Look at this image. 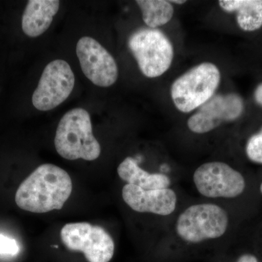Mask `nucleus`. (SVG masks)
Returning <instances> with one entry per match:
<instances>
[{
    "label": "nucleus",
    "instance_id": "obj_1",
    "mask_svg": "<svg viewBox=\"0 0 262 262\" xmlns=\"http://www.w3.org/2000/svg\"><path fill=\"white\" fill-rule=\"evenodd\" d=\"M72 191V179L67 171L53 164H44L19 186L15 203L24 211L48 213L61 210Z\"/></svg>",
    "mask_w": 262,
    "mask_h": 262
},
{
    "label": "nucleus",
    "instance_id": "obj_2",
    "mask_svg": "<svg viewBox=\"0 0 262 262\" xmlns=\"http://www.w3.org/2000/svg\"><path fill=\"white\" fill-rule=\"evenodd\" d=\"M54 143L57 152L67 160L93 161L101 154V146L93 134L90 114L82 108H73L63 115Z\"/></svg>",
    "mask_w": 262,
    "mask_h": 262
},
{
    "label": "nucleus",
    "instance_id": "obj_3",
    "mask_svg": "<svg viewBox=\"0 0 262 262\" xmlns=\"http://www.w3.org/2000/svg\"><path fill=\"white\" fill-rule=\"evenodd\" d=\"M220 82L216 66L210 62L196 66L172 84L170 94L174 105L182 113H190L214 96Z\"/></svg>",
    "mask_w": 262,
    "mask_h": 262
},
{
    "label": "nucleus",
    "instance_id": "obj_4",
    "mask_svg": "<svg viewBox=\"0 0 262 262\" xmlns=\"http://www.w3.org/2000/svg\"><path fill=\"white\" fill-rule=\"evenodd\" d=\"M127 46L139 70L149 78L163 75L173 61V45L162 31L141 28L130 34Z\"/></svg>",
    "mask_w": 262,
    "mask_h": 262
},
{
    "label": "nucleus",
    "instance_id": "obj_5",
    "mask_svg": "<svg viewBox=\"0 0 262 262\" xmlns=\"http://www.w3.org/2000/svg\"><path fill=\"white\" fill-rule=\"evenodd\" d=\"M228 226V214L223 208L212 203H201L188 207L179 215L176 232L182 241L199 244L220 238Z\"/></svg>",
    "mask_w": 262,
    "mask_h": 262
},
{
    "label": "nucleus",
    "instance_id": "obj_6",
    "mask_svg": "<svg viewBox=\"0 0 262 262\" xmlns=\"http://www.w3.org/2000/svg\"><path fill=\"white\" fill-rule=\"evenodd\" d=\"M61 238L66 247L83 253L89 262H108L115 253V243L100 226L87 222L67 224L62 228Z\"/></svg>",
    "mask_w": 262,
    "mask_h": 262
},
{
    "label": "nucleus",
    "instance_id": "obj_7",
    "mask_svg": "<svg viewBox=\"0 0 262 262\" xmlns=\"http://www.w3.org/2000/svg\"><path fill=\"white\" fill-rule=\"evenodd\" d=\"M75 84V75L67 61L55 60L50 62L33 94V106L39 111L53 110L68 98Z\"/></svg>",
    "mask_w": 262,
    "mask_h": 262
},
{
    "label": "nucleus",
    "instance_id": "obj_8",
    "mask_svg": "<svg viewBox=\"0 0 262 262\" xmlns=\"http://www.w3.org/2000/svg\"><path fill=\"white\" fill-rule=\"evenodd\" d=\"M196 190L208 198H234L246 188L242 174L222 162H209L198 167L193 175Z\"/></svg>",
    "mask_w": 262,
    "mask_h": 262
},
{
    "label": "nucleus",
    "instance_id": "obj_9",
    "mask_svg": "<svg viewBox=\"0 0 262 262\" xmlns=\"http://www.w3.org/2000/svg\"><path fill=\"white\" fill-rule=\"evenodd\" d=\"M76 53L82 72L95 85L108 88L116 82L118 67L115 58L94 38H80Z\"/></svg>",
    "mask_w": 262,
    "mask_h": 262
},
{
    "label": "nucleus",
    "instance_id": "obj_10",
    "mask_svg": "<svg viewBox=\"0 0 262 262\" xmlns=\"http://www.w3.org/2000/svg\"><path fill=\"white\" fill-rule=\"evenodd\" d=\"M244 110V101L239 95H215L189 117L187 126L194 134H206L224 122L237 120Z\"/></svg>",
    "mask_w": 262,
    "mask_h": 262
},
{
    "label": "nucleus",
    "instance_id": "obj_11",
    "mask_svg": "<svg viewBox=\"0 0 262 262\" xmlns=\"http://www.w3.org/2000/svg\"><path fill=\"white\" fill-rule=\"evenodd\" d=\"M122 199L131 209L139 213L171 214L177 208V196L171 189L145 190L131 184L122 188Z\"/></svg>",
    "mask_w": 262,
    "mask_h": 262
},
{
    "label": "nucleus",
    "instance_id": "obj_12",
    "mask_svg": "<svg viewBox=\"0 0 262 262\" xmlns=\"http://www.w3.org/2000/svg\"><path fill=\"white\" fill-rule=\"evenodd\" d=\"M57 0H29L22 16V30L26 35L37 37L46 32L59 10Z\"/></svg>",
    "mask_w": 262,
    "mask_h": 262
},
{
    "label": "nucleus",
    "instance_id": "obj_13",
    "mask_svg": "<svg viewBox=\"0 0 262 262\" xmlns=\"http://www.w3.org/2000/svg\"><path fill=\"white\" fill-rule=\"evenodd\" d=\"M117 173L124 182L145 190L168 189L171 184L168 176L148 173L141 169L137 161L130 157H127L119 165Z\"/></svg>",
    "mask_w": 262,
    "mask_h": 262
},
{
    "label": "nucleus",
    "instance_id": "obj_14",
    "mask_svg": "<svg viewBox=\"0 0 262 262\" xmlns=\"http://www.w3.org/2000/svg\"><path fill=\"white\" fill-rule=\"evenodd\" d=\"M220 6L228 13H237L239 28L253 32L262 27V0H220Z\"/></svg>",
    "mask_w": 262,
    "mask_h": 262
},
{
    "label": "nucleus",
    "instance_id": "obj_15",
    "mask_svg": "<svg viewBox=\"0 0 262 262\" xmlns=\"http://www.w3.org/2000/svg\"><path fill=\"white\" fill-rule=\"evenodd\" d=\"M142 13V18L146 26L156 29L168 24L173 18V5L165 0H137L136 1Z\"/></svg>",
    "mask_w": 262,
    "mask_h": 262
},
{
    "label": "nucleus",
    "instance_id": "obj_16",
    "mask_svg": "<svg viewBox=\"0 0 262 262\" xmlns=\"http://www.w3.org/2000/svg\"><path fill=\"white\" fill-rule=\"evenodd\" d=\"M246 151L251 161L262 164V127L261 130L248 139Z\"/></svg>",
    "mask_w": 262,
    "mask_h": 262
},
{
    "label": "nucleus",
    "instance_id": "obj_17",
    "mask_svg": "<svg viewBox=\"0 0 262 262\" xmlns=\"http://www.w3.org/2000/svg\"><path fill=\"white\" fill-rule=\"evenodd\" d=\"M18 251V245L14 239L0 234V254L14 256Z\"/></svg>",
    "mask_w": 262,
    "mask_h": 262
},
{
    "label": "nucleus",
    "instance_id": "obj_18",
    "mask_svg": "<svg viewBox=\"0 0 262 262\" xmlns=\"http://www.w3.org/2000/svg\"><path fill=\"white\" fill-rule=\"evenodd\" d=\"M254 98L256 103L262 106V83L258 84L255 90Z\"/></svg>",
    "mask_w": 262,
    "mask_h": 262
},
{
    "label": "nucleus",
    "instance_id": "obj_19",
    "mask_svg": "<svg viewBox=\"0 0 262 262\" xmlns=\"http://www.w3.org/2000/svg\"><path fill=\"white\" fill-rule=\"evenodd\" d=\"M237 262H258L256 256L251 254H244L239 256Z\"/></svg>",
    "mask_w": 262,
    "mask_h": 262
},
{
    "label": "nucleus",
    "instance_id": "obj_20",
    "mask_svg": "<svg viewBox=\"0 0 262 262\" xmlns=\"http://www.w3.org/2000/svg\"><path fill=\"white\" fill-rule=\"evenodd\" d=\"M170 3H175V4L182 5L186 3L185 0H173V1H169Z\"/></svg>",
    "mask_w": 262,
    "mask_h": 262
},
{
    "label": "nucleus",
    "instance_id": "obj_21",
    "mask_svg": "<svg viewBox=\"0 0 262 262\" xmlns=\"http://www.w3.org/2000/svg\"><path fill=\"white\" fill-rule=\"evenodd\" d=\"M260 190H261V192L262 194V183H261V186H260Z\"/></svg>",
    "mask_w": 262,
    "mask_h": 262
}]
</instances>
